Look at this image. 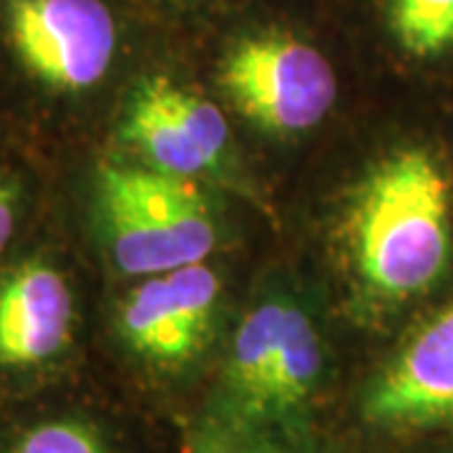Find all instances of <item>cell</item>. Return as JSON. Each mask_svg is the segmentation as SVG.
<instances>
[{
	"label": "cell",
	"instance_id": "cell-1",
	"mask_svg": "<svg viewBox=\"0 0 453 453\" xmlns=\"http://www.w3.org/2000/svg\"><path fill=\"white\" fill-rule=\"evenodd\" d=\"M348 244L365 288L408 300L436 282L451 252V189L441 164L403 149L363 181L348 217Z\"/></svg>",
	"mask_w": 453,
	"mask_h": 453
},
{
	"label": "cell",
	"instance_id": "cell-2",
	"mask_svg": "<svg viewBox=\"0 0 453 453\" xmlns=\"http://www.w3.org/2000/svg\"><path fill=\"white\" fill-rule=\"evenodd\" d=\"M98 219L124 275H164L207 262L217 244L210 202L187 177L111 159L96 174Z\"/></svg>",
	"mask_w": 453,
	"mask_h": 453
},
{
	"label": "cell",
	"instance_id": "cell-3",
	"mask_svg": "<svg viewBox=\"0 0 453 453\" xmlns=\"http://www.w3.org/2000/svg\"><path fill=\"white\" fill-rule=\"evenodd\" d=\"M222 86L250 121L285 136L315 129L338 96L330 61L288 33L242 38L226 53Z\"/></svg>",
	"mask_w": 453,
	"mask_h": 453
},
{
	"label": "cell",
	"instance_id": "cell-4",
	"mask_svg": "<svg viewBox=\"0 0 453 453\" xmlns=\"http://www.w3.org/2000/svg\"><path fill=\"white\" fill-rule=\"evenodd\" d=\"M18 61L53 91L96 86L116 53V23L104 0H3Z\"/></svg>",
	"mask_w": 453,
	"mask_h": 453
},
{
	"label": "cell",
	"instance_id": "cell-5",
	"mask_svg": "<svg viewBox=\"0 0 453 453\" xmlns=\"http://www.w3.org/2000/svg\"><path fill=\"white\" fill-rule=\"evenodd\" d=\"M219 277L207 262L144 277L119 310V333L131 353L159 368H181L210 340Z\"/></svg>",
	"mask_w": 453,
	"mask_h": 453
},
{
	"label": "cell",
	"instance_id": "cell-6",
	"mask_svg": "<svg viewBox=\"0 0 453 453\" xmlns=\"http://www.w3.org/2000/svg\"><path fill=\"white\" fill-rule=\"evenodd\" d=\"M363 416L393 431L453 423V303L405 340L372 378Z\"/></svg>",
	"mask_w": 453,
	"mask_h": 453
},
{
	"label": "cell",
	"instance_id": "cell-7",
	"mask_svg": "<svg viewBox=\"0 0 453 453\" xmlns=\"http://www.w3.org/2000/svg\"><path fill=\"white\" fill-rule=\"evenodd\" d=\"M73 330L65 277L28 259L0 280V372H33L64 356Z\"/></svg>",
	"mask_w": 453,
	"mask_h": 453
},
{
	"label": "cell",
	"instance_id": "cell-8",
	"mask_svg": "<svg viewBox=\"0 0 453 453\" xmlns=\"http://www.w3.org/2000/svg\"><path fill=\"white\" fill-rule=\"evenodd\" d=\"M121 134L149 166L177 177L192 179L196 174H214L217 166L179 127V121L164 109L149 79L134 88L124 113Z\"/></svg>",
	"mask_w": 453,
	"mask_h": 453
},
{
	"label": "cell",
	"instance_id": "cell-9",
	"mask_svg": "<svg viewBox=\"0 0 453 453\" xmlns=\"http://www.w3.org/2000/svg\"><path fill=\"white\" fill-rule=\"evenodd\" d=\"M0 453H113L104 431L81 413H46L0 441Z\"/></svg>",
	"mask_w": 453,
	"mask_h": 453
},
{
	"label": "cell",
	"instance_id": "cell-10",
	"mask_svg": "<svg viewBox=\"0 0 453 453\" xmlns=\"http://www.w3.org/2000/svg\"><path fill=\"white\" fill-rule=\"evenodd\" d=\"M390 31L416 58H436L453 46V0H390Z\"/></svg>",
	"mask_w": 453,
	"mask_h": 453
},
{
	"label": "cell",
	"instance_id": "cell-11",
	"mask_svg": "<svg viewBox=\"0 0 453 453\" xmlns=\"http://www.w3.org/2000/svg\"><path fill=\"white\" fill-rule=\"evenodd\" d=\"M192 453H300L297 434L214 418L195 438Z\"/></svg>",
	"mask_w": 453,
	"mask_h": 453
},
{
	"label": "cell",
	"instance_id": "cell-12",
	"mask_svg": "<svg viewBox=\"0 0 453 453\" xmlns=\"http://www.w3.org/2000/svg\"><path fill=\"white\" fill-rule=\"evenodd\" d=\"M18 219V196L16 189L0 179V252L3 247L11 242L13 232H16Z\"/></svg>",
	"mask_w": 453,
	"mask_h": 453
}]
</instances>
